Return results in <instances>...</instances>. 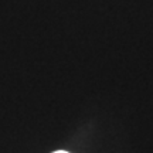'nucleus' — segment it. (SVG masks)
<instances>
[{"instance_id": "f257e3e1", "label": "nucleus", "mask_w": 153, "mask_h": 153, "mask_svg": "<svg viewBox=\"0 0 153 153\" xmlns=\"http://www.w3.org/2000/svg\"><path fill=\"white\" fill-rule=\"evenodd\" d=\"M54 153H68V152H65V150H57V152H54Z\"/></svg>"}]
</instances>
